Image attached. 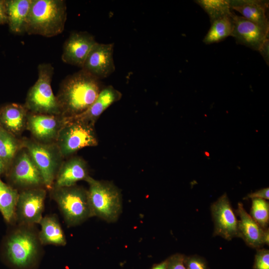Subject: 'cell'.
I'll use <instances>...</instances> for the list:
<instances>
[{
  "mask_svg": "<svg viewBox=\"0 0 269 269\" xmlns=\"http://www.w3.org/2000/svg\"><path fill=\"white\" fill-rule=\"evenodd\" d=\"M102 88L100 80L81 69L67 76L56 96L61 116L72 118L85 112L96 99Z\"/></svg>",
  "mask_w": 269,
  "mask_h": 269,
  "instance_id": "6da1fadb",
  "label": "cell"
},
{
  "mask_svg": "<svg viewBox=\"0 0 269 269\" xmlns=\"http://www.w3.org/2000/svg\"><path fill=\"white\" fill-rule=\"evenodd\" d=\"M42 246L35 225L17 224L6 237L3 257L13 269H35L42 258Z\"/></svg>",
  "mask_w": 269,
  "mask_h": 269,
  "instance_id": "7a4b0ae2",
  "label": "cell"
},
{
  "mask_svg": "<svg viewBox=\"0 0 269 269\" xmlns=\"http://www.w3.org/2000/svg\"><path fill=\"white\" fill-rule=\"evenodd\" d=\"M67 6L64 0H32L25 33L51 37L64 30Z\"/></svg>",
  "mask_w": 269,
  "mask_h": 269,
  "instance_id": "3957f363",
  "label": "cell"
},
{
  "mask_svg": "<svg viewBox=\"0 0 269 269\" xmlns=\"http://www.w3.org/2000/svg\"><path fill=\"white\" fill-rule=\"evenodd\" d=\"M89 185L88 199L93 217L107 222H116L122 211V194L112 182L98 180L89 176L85 180Z\"/></svg>",
  "mask_w": 269,
  "mask_h": 269,
  "instance_id": "277c9868",
  "label": "cell"
},
{
  "mask_svg": "<svg viewBox=\"0 0 269 269\" xmlns=\"http://www.w3.org/2000/svg\"><path fill=\"white\" fill-rule=\"evenodd\" d=\"M50 191L67 226L79 225L93 217L87 190L83 187L75 184L53 187Z\"/></svg>",
  "mask_w": 269,
  "mask_h": 269,
  "instance_id": "5b68a950",
  "label": "cell"
},
{
  "mask_svg": "<svg viewBox=\"0 0 269 269\" xmlns=\"http://www.w3.org/2000/svg\"><path fill=\"white\" fill-rule=\"evenodd\" d=\"M37 70V79L29 89L24 106L31 113L61 116L56 97L51 88L53 67L49 63H41L38 66Z\"/></svg>",
  "mask_w": 269,
  "mask_h": 269,
  "instance_id": "8992f818",
  "label": "cell"
},
{
  "mask_svg": "<svg viewBox=\"0 0 269 269\" xmlns=\"http://www.w3.org/2000/svg\"><path fill=\"white\" fill-rule=\"evenodd\" d=\"M55 143L63 157L82 148L97 146L95 126L77 118H63Z\"/></svg>",
  "mask_w": 269,
  "mask_h": 269,
  "instance_id": "52a82bcc",
  "label": "cell"
},
{
  "mask_svg": "<svg viewBox=\"0 0 269 269\" xmlns=\"http://www.w3.org/2000/svg\"><path fill=\"white\" fill-rule=\"evenodd\" d=\"M21 142L40 171L45 188L50 190L63 157L57 145L55 142L45 143L28 138L23 139Z\"/></svg>",
  "mask_w": 269,
  "mask_h": 269,
  "instance_id": "ba28073f",
  "label": "cell"
},
{
  "mask_svg": "<svg viewBox=\"0 0 269 269\" xmlns=\"http://www.w3.org/2000/svg\"><path fill=\"white\" fill-rule=\"evenodd\" d=\"M5 174L13 187L20 189L21 191L45 187L40 171L23 147L16 154Z\"/></svg>",
  "mask_w": 269,
  "mask_h": 269,
  "instance_id": "9c48e42d",
  "label": "cell"
},
{
  "mask_svg": "<svg viewBox=\"0 0 269 269\" xmlns=\"http://www.w3.org/2000/svg\"><path fill=\"white\" fill-rule=\"evenodd\" d=\"M46 196L45 187L20 191L16 206L15 222L18 225H35L43 216Z\"/></svg>",
  "mask_w": 269,
  "mask_h": 269,
  "instance_id": "30bf717a",
  "label": "cell"
},
{
  "mask_svg": "<svg viewBox=\"0 0 269 269\" xmlns=\"http://www.w3.org/2000/svg\"><path fill=\"white\" fill-rule=\"evenodd\" d=\"M211 212L214 225L213 236L227 240L238 237V220L226 193L212 203Z\"/></svg>",
  "mask_w": 269,
  "mask_h": 269,
  "instance_id": "8fae6325",
  "label": "cell"
},
{
  "mask_svg": "<svg viewBox=\"0 0 269 269\" xmlns=\"http://www.w3.org/2000/svg\"><path fill=\"white\" fill-rule=\"evenodd\" d=\"M114 47L113 43L104 44L97 42L81 69L99 80L108 77L115 71Z\"/></svg>",
  "mask_w": 269,
  "mask_h": 269,
  "instance_id": "7c38bea8",
  "label": "cell"
},
{
  "mask_svg": "<svg viewBox=\"0 0 269 269\" xmlns=\"http://www.w3.org/2000/svg\"><path fill=\"white\" fill-rule=\"evenodd\" d=\"M233 28L231 36L237 43L259 51L269 39V30L263 28L242 16L232 13Z\"/></svg>",
  "mask_w": 269,
  "mask_h": 269,
  "instance_id": "4fadbf2b",
  "label": "cell"
},
{
  "mask_svg": "<svg viewBox=\"0 0 269 269\" xmlns=\"http://www.w3.org/2000/svg\"><path fill=\"white\" fill-rule=\"evenodd\" d=\"M96 42L94 36L87 31L73 32L64 43L62 60L82 68Z\"/></svg>",
  "mask_w": 269,
  "mask_h": 269,
  "instance_id": "5bb4252c",
  "label": "cell"
},
{
  "mask_svg": "<svg viewBox=\"0 0 269 269\" xmlns=\"http://www.w3.org/2000/svg\"><path fill=\"white\" fill-rule=\"evenodd\" d=\"M63 122V117L61 116L28 112L26 127L36 141L45 143H54Z\"/></svg>",
  "mask_w": 269,
  "mask_h": 269,
  "instance_id": "9a60e30c",
  "label": "cell"
},
{
  "mask_svg": "<svg viewBox=\"0 0 269 269\" xmlns=\"http://www.w3.org/2000/svg\"><path fill=\"white\" fill-rule=\"evenodd\" d=\"M89 176L86 162L81 157H73L62 163L52 188L73 186L79 181H85Z\"/></svg>",
  "mask_w": 269,
  "mask_h": 269,
  "instance_id": "2e32d148",
  "label": "cell"
},
{
  "mask_svg": "<svg viewBox=\"0 0 269 269\" xmlns=\"http://www.w3.org/2000/svg\"><path fill=\"white\" fill-rule=\"evenodd\" d=\"M231 9L242 16L269 31V1L265 0H230Z\"/></svg>",
  "mask_w": 269,
  "mask_h": 269,
  "instance_id": "e0dca14e",
  "label": "cell"
},
{
  "mask_svg": "<svg viewBox=\"0 0 269 269\" xmlns=\"http://www.w3.org/2000/svg\"><path fill=\"white\" fill-rule=\"evenodd\" d=\"M239 217L238 223V237L241 238L249 247L262 248L264 246L262 228L247 213L242 203L239 202L236 210Z\"/></svg>",
  "mask_w": 269,
  "mask_h": 269,
  "instance_id": "ac0fdd59",
  "label": "cell"
},
{
  "mask_svg": "<svg viewBox=\"0 0 269 269\" xmlns=\"http://www.w3.org/2000/svg\"><path fill=\"white\" fill-rule=\"evenodd\" d=\"M122 97L121 92L112 85L107 86L101 89L96 99L85 112L74 117L95 126L103 113Z\"/></svg>",
  "mask_w": 269,
  "mask_h": 269,
  "instance_id": "d6986e66",
  "label": "cell"
},
{
  "mask_svg": "<svg viewBox=\"0 0 269 269\" xmlns=\"http://www.w3.org/2000/svg\"><path fill=\"white\" fill-rule=\"evenodd\" d=\"M28 114L24 105H5L0 108V124L5 131L17 136L26 128Z\"/></svg>",
  "mask_w": 269,
  "mask_h": 269,
  "instance_id": "ffe728a7",
  "label": "cell"
},
{
  "mask_svg": "<svg viewBox=\"0 0 269 269\" xmlns=\"http://www.w3.org/2000/svg\"><path fill=\"white\" fill-rule=\"evenodd\" d=\"M38 237L42 246H64L66 238L57 216L55 214L43 217L39 224Z\"/></svg>",
  "mask_w": 269,
  "mask_h": 269,
  "instance_id": "44dd1931",
  "label": "cell"
},
{
  "mask_svg": "<svg viewBox=\"0 0 269 269\" xmlns=\"http://www.w3.org/2000/svg\"><path fill=\"white\" fill-rule=\"evenodd\" d=\"M32 0H6L7 23L10 31L16 34L25 33L27 17Z\"/></svg>",
  "mask_w": 269,
  "mask_h": 269,
  "instance_id": "7402d4cb",
  "label": "cell"
},
{
  "mask_svg": "<svg viewBox=\"0 0 269 269\" xmlns=\"http://www.w3.org/2000/svg\"><path fill=\"white\" fill-rule=\"evenodd\" d=\"M18 195V190L0 179V212L7 223H15V210Z\"/></svg>",
  "mask_w": 269,
  "mask_h": 269,
  "instance_id": "603a6c76",
  "label": "cell"
},
{
  "mask_svg": "<svg viewBox=\"0 0 269 269\" xmlns=\"http://www.w3.org/2000/svg\"><path fill=\"white\" fill-rule=\"evenodd\" d=\"M233 12L211 22V26L203 40L204 43L206 44L218 43L231 36L233 28Z\"/></svg>",
  "mask_w": 269,
  "mask_h": 269,
  "instance_id": "cb8c5ba5",
  "label": "cell"
},
{
  "mask_svg": "<svg viewBox=\"0 0 269 269\" xmlns=\"http://www.w3.org/2000/svg\"><path fill=\"white\" fill-rule=\"evenodd\" d=\"M22 148L21 141L4 129L2 130L0 134V159L4 164L5 172Z\"/></svg>",
  "mask_w": 269,
  "mask_h": 269,
  "instance_id": "d4e9b609",
  "label": "cell"
},
{
  "mask_svg": "<svg viewBox=\"0 0 269 269\" xmlns=\"http://www.w3.org/2000/svg\"><path fill=\"white\" fill-rule=\"evenodd\" d=\"M198 4L208 14L210 22L225 15L231 14L230 0H196Z\"/></svg>",
  "mask_w": 269,
  "mask_h": 269,
  "instance_id": "484cf974",
  "label": "cell"
},
{
  "mask_svg": "<svg viewBox=\"0 0 269 269\" xmlns=\"http://www.w3.org/2000/svg\"><path fill=\"white\" fill-rule=\"evenodd\" d=\"M252 203L250 215L252 218L263 229L269 228V203L267 200L254 198Z\"/></svg>",
  "mask_w": 269,
  "mask_h": 269,
  "instance_id": "4316f807",
  "label": "cell"
},
{
  "mask_svg": "<svg viewBox=\"0 0 269 269\" xmlns=\"http://www.w3.org/2000/svg\"><path fill=\"white\" fill-rule=\"evenodd\" d=\"M255 256L254 269H269V251L268 249H257Z\"/></svg>",
  "mask_w": 269,
  "mask_h": 269,
  "instance_id": "83f0119b",
  "label": "cell"
},
{
  "mask_svg": "<svg viewBox=\"0 0 269 269\" xmlns=\"http://www.w3.org/2000/svg\"><path fill=\"white\" fill-rule=\"evenodd\" d=\"M184 264L186 269H209L206 261L197 255L184 256Z\"/></svg>",
  "mask_w": 269,
  "mask_h": 269,
  "instance_id": "f1b7e54d",
  "label": "cell"
},
{
  "mask_svg": "<svg viewBox=\"0 0 269 269\" xmlns=\"http://www.w3.org/2000/svg\"><path fill=\"white\" fill-rule=\"evenodd\" d=\"M184 255L181 254H175L168 259L167 269H186L184 264Z\"/></svg>",
  "mask_w": 269,
  "mask_h": 269,
  "instance_id": "f546056e",
  "label": "cell"
},
{
  "mask_svg": "<svg viewBox=\"0 0 269 269\" xmlns=\"http://www.w3.org/2000/svg\"><path fill=\"white\" fill-rule=\"evenodd\" d=\"M260 198L265 200L269 199V188L266 187L251 193L247 195L245 199Z\"/></svg>",
  "mask_w": 269,
  "mask_h": 269,
  "instance_id": "4dcf8cb0",
  "label": "cell"
},
{
  "mask_svg": "<svg viewBox=\"0 0 269 269\" xmlns=\"http://www.w3.org/2000/svg\"><path fill=\"white\" fill-rule=\"evenodd\" d=\"M7 23L6 0H0V24Z\"/></svg>",
  "mask_w": 269,
  "mask_h": 269,
  "instance_id": "1f68e13d",
  "label": "cell"
},
{
  "mask_svg": "<svg viewBox=\"0 0 269 269\" xmlns=\"http://www.w3.org/2000/svg\"><path fill=\"white\" fill-rule=\"evenodd\" d=\"M265 60L269 64V39L267 40L259 51Z\"/></svg>",
  "mask_w": 269,
  "mask_h": 269,
  "instance_id": "d6a6232c",
  "label": "cell"
},
{
  "mask_svg": "<svg viewBox=\"0 0 269 269\" xmlns=\"http://www.w3.org/2000/svg\"><path fill=\"white\" fill-rule=\"evenodd\" d=\"M168 265V259L160 263L154 265L150 269H167Z\"/></svg>",
  "mask_w": 269,
  "mask_h": 269,
  "instance_id": "836d02e7",
  "label": "cell"
},
{
  "mask_svg": "<svg viewBox=\"0 0 269 269\" xmlns=\"http://www.w3.org/2000/svg\"><path fill=\"white\" fill-rule=\"evenodd\" d=\"M263 241L264 245H266L269 246V229L267 228L264 229L263 236Z\"/></svg>",
  "mask_w": 269,
  "mask_h": 269,
  "instance_id": "e575fe53",
  "label": "cell"
},
{
  "mask_svg": "<svg viewBox=\"0 0 269 269\" xmlns=\"http://www.w3.org/2000/svg\"><path fill=\"white\" fill-rule=\"evenodd\" d=\"M6 171L5 167L4 166V164L2 162V161L0 159V175L3 173H5Z\"/></svg>",
  "mask_w": 269,
  "mask_h": 269,
  "instance_id": "d590c367",
  "label": "cell"
},
{
  "mask_svg": "<svg viewBox=\"0 0 269 269\" xmlns=\"http://www.w3.org/2000/svg\"><path fill=\"white\" fill-rule=\"evenodd\" d=\"M3 130V129L2 128L0 124V134L1 133V132L2 131V130Z\"/></svg>",
  "mask_w": 269,
  "mask_h": 269,
  "instance_id": "8d00e7d4",
  "label": "cell"
}]
</instances>
